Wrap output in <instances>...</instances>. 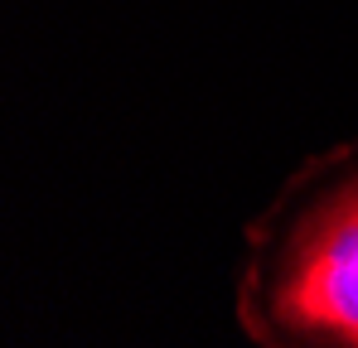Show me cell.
<instances>
[{"label":"cell","mask_w":358,"mask_h":348,"mask_svg":"<svg viewBox=\"0 0 358 348\" xmlns=\"http://www.w3.org/2000/svg\"><path fill=\"white\" fill-rule=\"evenodd\" d=\"M238 324L262 348H358V140L305 160L247 223Z\"/></svg>","instance_id":"6da1fadb"}]
</instances>
